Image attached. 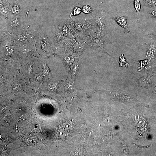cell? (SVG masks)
Returning a JSON list of instances; mask_svg holds the SVG:
<instances>
[{
	"label": "cell",
	"mask_w": 156,
	"mask_h": 156,
	"mask_svg": "<svg viewBox=\"0 0 156 156\" xmlns=\"http://www.w3.org/2000/svg\"><path fill=\"white\" fill-rule=\"evenodd\" d=\"M131 80V86L135 89L146 92L151 96L156 84V73L144 70L133 74Z\"/></svg>",
	"instance_id": "cell-1"
},
{
	"label": "cell",
	"mask_w": 156,
	"mask_h": 156,
	"mask_svg": "<svg viewBox=\"0 0 156 156\" xmlns=\"http://www.w3.org/2000/svg\"><path fill=\"white\" fill-rule=\"evenodd\" d=\"M38 55L29 56L21 62L19 70L26 79L29 80L34 74L42 71Z\"/></svg>",
	"instance_id": "cell-2"
},
{
	"label": "cell",
	"mask_w": 156,
	"mask_h": 156,
	"mask_svg": "<svg viewBox=\"0 0 156 156\" xmlns=\"http://www.w3.org/2000/svg\"><path fill=\"white\" fill-rule=\"evenodd\" d=\"M84 38L85 42L92 48L99 51H105V47L107 43L105 37L98 36L93 32Z\"/></svg>",
	"instance_id": "cell-3"
},
{
	"label": "cell",
	"mask_w": 156,
	"mask_h": 156,
	"mask_svg": "<svg viewBox=\"0 0 156 156\" xmlns=\"http://www.w3.org/2000/svg\"><path fill=\"white\" fill-rule=\"evenodd\" d=\"M19 71H13L0 67L1 91L9 90L12 85L14 75Z\"/></svg>",
	"instance_id": "cell-4"
},
{
	"label": "cell",
	"mask_w": 156,
	"mask_h": 156,
	"mask_svg": "<svg viewBox=\"0 0 156 156\" xmlns=\"http://www.w3.org/2000/svg\"><path fill=\"white\" fill-rule=\"evenodd\" d=\"M30 80L26 79L21 72L14 75L12 85L9 90L14 92H19L27 89Z\"/></svg>",
	"instance_id": "cell-5"
},
{
	"label": "cell",
	"mask_w": 156,
	"mask_h": 156,
	"mask_svg": "<svg viewBox=\"0 0 156 156\" xmlns=\"http://www.w3.org/2000/svg\"><path fill=\"white\" fill-rule=\"evenodd\" d=\"M60 81L53 75L51 77L45 76L42 83L43 89L50 93H55L59 88Z\"/></svg>",
	"instance_id": "cell-6"
},
{
	"label": "cell",
	"mask_w": 156,
	"mask_h": 156,
	"mask_svg": "<svg viewBox=\"0 0 156 156\" xmlns=\"http://www.w3.org/2000/svg\"><path fill=\"white\" fill-rule=\"evenodd\" d=\"M94 20L96 31L104 33L106 21V12L103 10H99L94 15Z\"/></svg>",
	"instance_id": "cell-7"
},
{
	"label": "cell",
	"mask_w": 156,
	"mask_h": 156,
	"mask_svg": "<svg viewBox=\"0 0 156 156\" xmlns=\"http://www.w3.org/2000/svg\"><path fill=\"white\" fill-rule=\"evenodd\" d=\"M57 55L62 61L68 73L73 65L79 59V56L75 57L65 53Z\"/></svg>",
	"instance_id": "cell-8"
},
{
	"label": "cell",
	"mask_w": 156,
	"mask_h": 156,
	"mask_svg": "<svg viewBox=\"0 0 156 156\" xmlns=\"http://www.w3.org/2000/svg\"><path fill=\"white\" fill-rule=\"evenodd\" d=\"M87 44L78 41L74 43L65 53L75 57L79 56L85 49Z\"/></svg>",
	"instance_id": "cell-9"
},
{
	"label": "cell",
	"mask_w": 156,
	"mask_h": 156,
	"mask_svg": "<svg viewBox=\"0 0 156 156\" xmlns=\"http://www.w3.org/2000/svg\"><path fill=\"white\" fill-rule=\"evenodd\" d=\"M75 80L68 77L64 81L60 80V85L58 90L61 89L67 93L73 92L76 89L77 86Z\"/></svg>",
	"instance_id": "cell-10"
},
{
	"label": "cell",
	"mask_w": 156,
	"mask_h": 156,
	"mask_svg": "<svg viewBox=\"0 0 156 156\" xmlns=\"http://www.w3.org/2000/svg\"><path fill=\"white\" fill-rule=\"evenodd\" d=\"M38 58L41 65L42 71L44 75L48 77L53 76L48 64V56L44 55L39 54Z\"/></svg>",
	"instance_id": "cell-11"
},
{
	"label": "cell",
	"mask_w": 156,
	"mask_h": 156,
	"mask_svg": "<svg viewBox=\"0 0 156 156\" xmlns=\"http://www.w3.org/2000/svg\"><path fill=\"white\" fill-rule=\"evenodd\" d=\"M109 94L112 98L120 100L127 101L131 99L130 97L120 90L117 89L111 91Z\"/></svg>",
	"instance_id": "cell-12"
},
{
	"label": "cell",
	"mask_w": 156,
	"mask_h": 156,
	"mask_svg": "<svg viewBox=\"0 0 156 156\" xmlns=\"http://www.w3.org/2000/svg\"><path fill=\"white\" fill-rule=\"evenodd\" d=\"M81 64L79 60L76 61L71 67L68 73V77L76 80L79 74Z\"/></svg>",
	"instance_id": "cell-13"
},
{
	"label": "cell",
	"mask_w": 156,
	"mask_h": 156,
	"mask_svg": "<svg viewBox=\"0 0 156 156\" xmlns=\"http://www.w3.org/2000/svg\"><path fill=\"white\" fill-rule=\"evenodd\" d=\"M83 26V32L88 33L90 34L94 32V27H95L94 21L93 19L85 20L82 23Z\"/></svg>",
	"instance_id": "cell-14"
},
{
	"label": "cell",
	"mask_w": 156,
	"mask_h": 156,
	"mask_svg": "<svg viewBox=\"0 0 156 156\" xmlns=\"http://www.w3.org/2000/svg\"><path fill=\"white\" fill-rule=\"evenodd\" d=\"M113 18L120 26L125 29L127 32L130 33L127 24V17L116 16H114Z\"/></svg>",
	"instance_id": "cell-15"
},
{
	"label": "cell",
	"mask_w": 156,
	"mask_h": 156,
	"mask_svg": "<svg viewBox=\"0 0 156 156\" xmlns=\"http://www.w3.org/2000/svg\"><path fill=\"white\" fill-rule=\"evenodd\" d=\"M45 76L41 71L34 74L29 79V80L33 82L42 83Z\"/></svg>",
	"instance_id": "cell-16"
},
{
	"label": "cell",
	"mask_w": 156,
	"mask_h": 156,
	"mask_svg": "<svg viewBox=\"0 0 156 156\" xmlns=\"http://www.w3.org/2000/svg\"><path fill=\"white\" fill-rule=\"evenodd\" d=\"M80 98L79 94L75 93L70 94L69 97L68 99L71 103H75L78 102Z\"/></svg>",
	"instance_id": "cell-17"
},
{
	"label": "cell",
	"mask_w": 156,
	"mask_h": 156,
	"mask_svg": "<svg viewBox=\"0 0 156 156\" xmlns=\"http://www.w3.org/2000/svg\"><path fill=\"white\" fill-rule=\"evenodd\" d=\"M144 5L151 8H154L156 5V0H142Z\"/></svg>",
	"instance_id": "cell-18"
},
{
	"label": "cell",
	"mask_w": 156,
	"mask_h": 156,
	"mask_svg": "<svg viewBox=\"0 0 156 156\" xmlns=\"http://www.w3.org/2000/svg\"><path fill=\"white\" fill-rule=\"evenodd\" d=\"M149 34L153 36L152 38L156 44V23L152 26L150 29Z\"/></svg>",
	"instance_id": "cell-19"
},
{
	"label": "cell",
	"mask_w": 156,
	"mask_h": 156,
	"mask_svg": "<svg viewBox=\"0 0 156 156\" xmlns=\"http://www.w3.org/2000/svg\"><path fill=\"white\" fill-rule=\"evenodd\" d=\"M74 26L75 29L80 32H83V26L82 23L78 21H75L74 23Z\"/></svg>",
	"instance_id": "cell-20"
},
{
	"label": "cell",
	"mask_w": 156,
	"mask_h": 156,
	"mask_svg": "<svg viewBox=\"0 0 156 156\" xmlns=\"http://www.w3.org/2000/svg\"><path fill=\"white\" fill-rule=\"evenodd\" d=\"M133 5L136 12L137 16H138L141 8L140 3L139 0H134L133 2Z\"/></svg>",
	"instance_id": "cell-21"
},
{
	"label": "cell",
	"mask_w": 156,
	"mask_h": 156,
	"mask_svg": "<svg viewBox=\"0 0 156 156\" xmlns=\"http://www.w3.org/2000/svg\"><path fill=\"white\" fill-rule=\"evenodd\" d=\"M81 10L83 12L86 14L90 13L92 11V8L88 5L83 6Z\"/></svg>",
	"instance_id": "cell-22"
},
{
	"label": "cell",
	"mask_w": 156,
	"mask_h": 156,
	"mask_svg": "<svg viewBox=\"0 0 156 156\" xmlns=\"http://www.w3.org/2000/svg\"><path fill=\"white\" fill-rule=\"evenodd\" d=\"M19 23L20 20L17 18L12 20L10 22L11 25L13 27L17 26L19 25Z\"/></svg>",
	"instance_id": "cell-23"
},
{
	"label": "cell",
	"mask_w": 156,
	"mask_h": 156,
	"mask_svg": "<svg viewBox=\"0 0 156 156\" xmlns=\"http://www.w3.org/2000/svg\"><path fill=\"white\" fill-rule=\"evenodd\" d=\"M148 13L151 17L156 19V9L151 10Z\"/></svg>",
	"instance_id": "cell-24"
},
{
	"label": "cell",
	"mask_w": 156,
	"mask_h": 156,
	"mask_svg": "<svg viewBox=\"0 0 156 156\" xmlns=\"http://www.w3.org/2000/svg\"><path fill=\"white\" fill-rule=\"evenodd\" d=\"M82 10L79 7H76L73 10V15L74 16L79 14L81 12Z\"/></svg>",
	"instance_id": "cell-25"
},
{
	"label": "cell",
	"mask_w": 156,
	"mask_h": 156,
	"mask_svg": "<svg viewBox=\"0 0 156 156\" xmlns=\"http://www.w3.org/2000/svg\"><path fill=\"white\" fill-rule=\"evenodd\" d=\"M153 99V100L152 101L151 104L152 105V107H153V110L156 113V98Z\"/></svg>",
	"instance_id": "cell-26"
},
{
	"label": "cell",
	"mask_w": 156,
	"mask_h": 156,
	"mask_svg": "<svg viewBox=\"0 0 156 156\" xmlns=\"http://www.w3.org/2000/svg\"><path fill=\"white\" fill-rule=\"evenodd\" d=\"M151 96L152 99L156 98V84L154 88Z\"/></svg>",
	"instance_id": "cell-27"
}]
</instances>
